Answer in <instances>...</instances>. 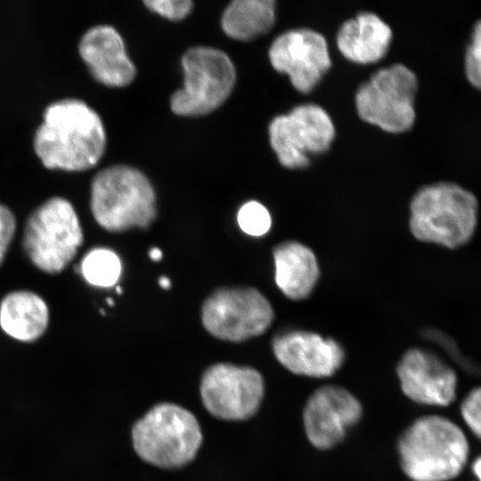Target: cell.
Here are the masks:
<instances>
[{
  "label": "cell",
  "instance_id": "ffe728a7",
  "mask_svg": "<svg viewBox=\"0 0 481 481\" xmlns=\"http://www.w3.org/2000/svg\"><path fill=\"white\" fill-rule=\"evenodd\" d=\"M275 20L273 0H235L224 10L222 28L237 40H250L266 33Z\"/></svg>",
  "mask_w": 481,
  "mask_h": 481
},
{
  "label": "cell",
  "instance_id": "e0dca14e",
  "mask_svg": "<svg viewBox=\"0 0 481 481\" xmlns=\"http://www.w3.org/2000/svg\"><path fill=\"white\" fill-rule=\"evenodd\" d=\"M274 281L290 300L300 301L314 290L320 268L314 251L297 240H285L273 249Z\"/></svg>",
  "mask_w": 481,
  "mask_h": 481
},
{
  "label": "cell",
  "instance_id": "52a82bcc",
  "mask_svg": "<svg viewBox=\"0 0 481 481\" xmlns=\"http://www.w3.org/2000/svg\"><path fill=\"white\" fill-rule=\"evenodd\" d=\"M183 86L171 97L172 110L181 116H200L218 108L230 95L235 69L229 56L219 49L196 46L182 58Z\"/></svg>",
  "mask_w": 481,
  "mask_h": 481
},
{
  "label": "cell",
  "instance_id": "30bf717a",
  "mask_svg": "<svg viewBox=\"0 0 481 481\" xmlns=\"http://www.w3.org/2000/svg\"><path fill=\"white\" fill-rule=\"evenodd\" d=\"M200 389L202 403L210 414L225 420H244L258 411L265 382L254 368L218 363L204 371Z\"/></svg>",
  "mask_w": 481,
  "mask_h": 481
},
{
  "label": "cell",
  "instance_id": "6da1fadb",
  "mask_svg": "<svg viewBox=\"0 0 481 481\" xmlns=\"http://www.w3.org/2000/svg\"><path fill=\"white\" fill-rule=\"evenodd\" d=\"M33 146L46 168L84 171L94 167L103 155L106 134L101 118L86 102L64 98L44 110Z\"/></svg>",
  "mask_w": 481,
  "mask_h": 481
},
{
  "label": "cell",
  "instance_id": "f1b7e54d",
  "mask_svg": "<svg viewBox=\"0 0 481 481\" xmlns=\"http://www.w3.org/2000/svg\"><path fill=\"white\" fill-rule=\"evenodd\" d=\"M159 285L164 289H168L171 287V281L167 276H160L159 279Z\"/></svg>",
  "mask_w": 481,
  "mask_h": 481
},
{
  "label": "cell",
  "instance_id": "4fadbf2b",
  "mask_svg": "<svg viewBox=\"0 0 481 481\" xmlns=\"http://www.w3.org/2000/svg\"><path fill=\"white\" fill-rule=\"evenodd\" d=\"M395 372L404 395L426 406L446 407L457 395L454 369L431 351L412 347L404 352Z\"/></svg>",
  "mask_w": 481,
  "mask_h": 481
},
{
  "label": "cell",
  "instance_id": "9c48e42d",
  "mask_svg": "<svg viewBox=\"0 0 481 481\" xmlns=\"http://www.w3.org/2000/svg\"><path fill=\"white\" fill-rule=\"evenodd\" d=\"M417 85L414 73L402 64L381 69L359 87L357 112L362 119L385 131L404 132L415 119Z\"/></svg>",
  "mask_w": 481,
  "mask_h": 481
},
{
  "label": "cell",
  "instance_id": "f546056e",
  "mask_svg": "<svg viewBox=\"0 0 481 481\" xmlns=\"http://www.w3.org/2000/svg\"><path fill=\"white\" fill-rule=\"evenodd\" d=\"M116 290H117V293H118V294H121V293H122V289H121L119 286H117V287H116Z\"/></svg>",
  "mask_w": 481,
  "mask_h": 481
},
{
  "label": "cell",
  "instance_id": "8992f818",
  "mask_svg": "<svg viewBox=\"0 0 481 481\" xmlns=\"http://www.w3.org/2000/svg\"><path fill=\"white\" fill-rule=\"evenodd\" d=\"M84 233L72 203L61 196L47 199L26 220L22 248L40 271L56 274L75 258Z\"/></svg>",
  "mask_w": 481,
  "mask_h": 481
},
{
  "label": "cell",
  "instance_id": "3957f363",
  "mask_svg": "<svg viewBox=\"0 0 481 481\" xmlns=\"http://www.w3.org/2000/svg\"><path fill=\"white\" fill-rule=\"evenodd\" d=\"M478 202L464 187L440 182L421 187L410 204L409 227L420 241L458 249L477 229Z\"/></svg>",
  "mask_w": 481,
  "mask_h": 481
},
{
  "label": "cell",
  "instance_id": "603a6c76",
  "mask_svg": "<svg viewBox=\"0 0 481 481\" xmlns=\"http://www.w3.org/2000/svg\"><path fill=\"white\" fill-rule=\"evenodd\" d=\"M465 70L469 80L481 89V19L476 21L466 49Z\"/></svg>",
  "mask_w": 481,
  "mask_h": 481
},
{
  "label": "cell",
  "instance_id": "ac0fdd59",
  "mask_svg": "<svg viewBox=\"0 0 481 481\" xmlns=\"http://www.w3.org/2000/svg\"><path fill=\"white\" fill-rule=\"evenodd\" d=\"M392 39L389 26L371 12H362L343 23L337 35L340 53L348 60L372 63L384 57Z\"/></svg>",
  "mask_w": 481,
  "mask_h": 481
},
{
  "label": "cell",
  "instance_id": "4dcf8cb0",
  "mask_svg": "<svg viewBox=\"0 0 481 481\" xmlns=\"http://www.w3.org/2000/svg\"><path fill=\"white\" fill-rule=\"evenodd\" d=\"M107 302L109 303V305L112 306L114 304V302L111 300V298H108L107 299Z\"/></svg>",
  "mask_w": 481,
  "mask_h": 481
},
{
  "label": "cell",
  "instance_id": "7a4b0ae2",
  "mask_svg": "<svg viewBox=\"0 0 481 481\" xmlns=\"http://www.w3.org/2000/svg\"><path fill=\"white\" fill-rule=\"evenodd\" d=\"M399 466L412 481H451L469 457V440L459 425L436 414L410 423L396 441Z\"/></svg>",
  "mask_w": 481,
  "mask_h": 481
},
{
  "label": "cell",
  "instance_id": "5b68a950",
  "mask_svg": "<svg viewBox=\"0 0 481 481\" xmlns=\"http://www.w3.org/2000/svg\"><path fill=\"white\" fill-rule=\"evenodd\" d=\"M137 455L162 469H177L190 463L202 443L196 417L185 408L162 403L150 409L132 429Z\"/></svg>",
  "mask_w": 481,
  "mask_h": 481
},
{
  "label": "cell",
  "instance_id": "484cf974",
  "mask_svg": "<svg viewBox=\"0 0 481 481\" xmlns=\"http://www.w3.org/2000/svg\"><path fill=\"white\" fill-rule=\"evenodd\" d=\"M17 222L13 212L0 203V266L3 265L13 240Z\"/></svg>",
  "mask_w": 481,
  "mask_h": 481
},
{
  "label": "cell",
  "instance_id": "ba28073f",
  "mask_svg": "<svg viewBox=\"0 0 481 481\" xmlns=\"http://www.w3.org/2000/svg\"><path fill=\"white\" fill-rule=\"evenodd\" d=\"M274 318L273 308L254 287H223L214 290L201 306V322L213 337L241 342L265 333Z\"/></svg>",
  "mask_w": 481,
  "mask_h": 481
},
{
  "label": "cell",
  "instance_id": "2e32d148",
  "mask_svg": "<svg viewBox=\"0 0 481 481\" xmlns=\"http://www.w3.org/2000/svg\"><path fill=\"white\" fill-rule=\"evenodd\" d=\"M78 51L94 77L105 86L121 87L135 78V69L123 39L110 26L98 25L86 30Z\"/></svg>",
  "mask_w": 481,
  "mask_h": 481
},
{
  "label": "cell",
  "instance_id": "8fae6325",
  "mask_svg": "<svg viewBox=\"0 0 481 481\" xmlns=\"http://www.w3.org/2000/svg\"><path fill=\"white\" fill-rule=\"evenodd\" d=\"M335 129L328 113L315 104H303L277 116L269 126L270 143L281 164L300 168L309 164L311 154L327 151Z\"/></svg>",
  "mask_w": 481,
  "mask_h": 481
},
{
  "label": "cell",
  "instance_id": "cb8c5ba5",
  "mask_svg": "<svg viewBox=\"0 0 481 481\" xmlns=\"http://www.w3.org/2000/svg\"><path fill=\"white\" fill-rule=\"evenodd\" d=\"M460 413L470 432L481 441V386L465 395L460 405Z\"/></svg>",
  "mask_w": 481,
  "mask_h": 481
},
{
  "label": "cell",
  "instance_id": "4316f807",
  "mask_svg": "<svg viewBox=\"0 0 481 481\" xmlns=\"http://www.w3.org/2000/svg\"><path fill=\"white\" fill-rule=\"evenodd\" d=\"M470 468L477 481H481V455L471 462Z\"/></svg>",
  "mask_w": 481,
  "mask_h": 481
},
{
  "label": "cell",
  "instance_id": "83f0119b",
  "mask_svg": "<svg viewBox=\"0 0 481 481\" xmlns=\"http://www.w3.org/2000/svg\"><path fill=\"white\" fill-rule=\"evenodd\" d=\"M163 253L160 249L153 247L149 250V257L154 262H159L162 259Z\"/></svg>",
  "mask_w": 481,
  "mask_h": 481
},
{
  "label": "cell",
  "instance_id": "277c9868",
  "mask_svg": "<svg viewBox=\"0 0 481 481\" xmlns=\"http://www.w3.org/2000/svg\"><path fill=\"white\" fill-rule=\"evenodd\" d=\"M90 208L95 222L110 232L147 228L157 216L151 183L139 170L123 165L106 167L94 176Z\"/></svg>",
  "mask_w": 481,
  "mask_h": 481
},
{
  "label": "cell",
  "instance_id": "7c38bea8",
  "mask_svg": "<svg viewBox=\"0 0 481 481\" xmlns=\"http://www.w3.org/2000/svg\"><path fill=\"white\" fill-rule=\"evenodd\" d=\"M363 409L348 389L335 384L316 388L303 409V426L309 443L319 450L339 444L362 420Z\"/></svg>",
  "mask_w": 481,
  "mask_h": 481
},
{
  "label": "cell",
  "instance_id": "9a60e30c",
  "mask_svg": "<svg viewBox=\"0 0 481 481\" xmlns=\"http://www.w3.org/2000/svg\"><path fill=\"white\" fill-rule=\"evenodd\" d=\"M272 348L286 370L310 378L334 375L346 359L345 350L337 340L309 330L281 332L273 337Z\"/></svg>",
  "mask_w": 481,
  "mask_h": 481
},
{
  "label": "cell",
  "instance_id": "7402d4cb",
  "mask_svg": "<svg viewBox=\"0 0 481 481\" xmlns=\"http://www.w3.org/2000/svg\"><path fill=\"white\" fill-rule=\"evenodd\" d=\"M237 221L242 232L253 237L266 234L272 225L271 215L267 208L255 200L248 201L240 207Z\"/></svg>",
  "mask_w": 481,
  "mask_h": 481
},
{
  "label": "cell",
  "instance_id": "d6986e66",
  "mask_svg": "<svg viewBox=\"0 0 481 481\" xmlns=\"http://www.w3.org/2000/svg\"><path fill=\"white\" fill-rule=\"evenodd\" d=\"M49 307L45 300L30 290H15L0 302V328L10 338L30 343L48 328Z\"/></svg>",
  "mask_w": 481,
  "mask_h": 481
},
{
  "label": "cell",
  "instance_id": "44dd1931",
  "mask_svg": "<svg viewBox=\"0 0 481 481\" xmlns=\"http://www.w3.org/2000/svg\"><path fill=\"white\" fill-rule=\"evenodd\" d=\"M78 270L88 284L109 288L118 281L122 273V263L113 250L97 247L85 254Z\"/></svg>",
  "mask_w": 481,
  "mask_h": 481
},
{
  "label": "cell",
  "instance_id": "d4e9b609",
  "mask_svg": "<svg viewBox=\"0 0 481 481\" xmlns=\"http://www.w3.org/2000/svg\"><path fill=\"white\" fill-rule=\"evenodd\" d=\"M144 4L162 17L174 20L184 18L192 8L190 0H146Z\"/></svg>",
  "mask_w": 481,
  "mask_h": 481
},
{
  "label": "cell",
  "instance_id": "5bb4252c",
  "mask_svg": "<svg viewBox=\"0 0 481 481\" xmlns=\"http://www.w3.org/2000/svg\"><path fill=\"white\" fill-rule=\"evenodd\" d=\"M272 66L286 73L299 92H310L330 67L325 38L311 29H293L280 35L269 49Z\"/></svg>",
  "mask_w": 481,
  "mask_h": 481
}]
</instances>
